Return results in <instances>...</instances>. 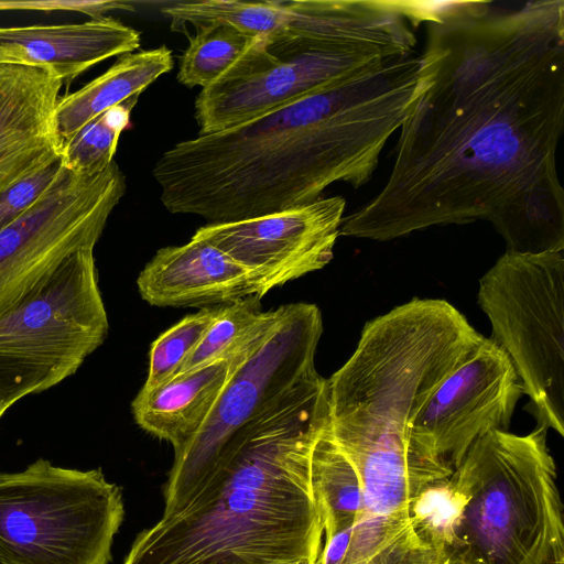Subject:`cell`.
Segmentation results:
<instances>
[{
	"mask_svg": "<svg viewBox=\"0 0 564 564\" xmlns=\"http://www.w3.org/2000/svg\"><path fill=\"white\" fill-rule=\"evenodd\" d=\"M426 34L427 83L389 178L339 236L386 241L485 220L508 252L564 250V1H437Z\"/></svg>",
	"mask_w": 564,
	"mask_h": 564,
	"instance_id": "1",
	"label": "cell"
},
{
	"mask_svg": "<svg viewBox=\"0 0 564 564\" xmlns=\"http://www.w3.org/2000/svg\"><path fill=\"white\" fill-rule=\"evenodd\" d=\"M427 75L420 56L395 59L223 131L198 134L154 163L172 214L229 223L313 203L333 183L372 176Z\"/></svg>",
	"mask_w": 564,
	"mask_h": 564,
	"instance_id": "2",
	"label": "cell"
},
{
	"mask_svg": "<svg viewBox=\"0 0 564 564\" xmlns=\"http://www.w3.org/2000/svg\"><path fill=\"white\" fill-rule=\"evenodd\" d=\"M328 422L317 375L242 427L189 496L138 534L123 564H317L324 530L310 460Z\"/></svg>",
	"mask_w": 564,
	"mask_h": 564,
	"instance_id": "3",
	"label": "cell"
},
{
	"mask_svg": "<svg viewBox=\"0 0 564 564\" xmlns=\"http://www.w3.org/2000/svg\"><path fill=\"white\" fill-rule=\"evenodd\" d=\"M481 339L440 299H413L367 322L354 354L327 379L335 443L412 442L415 415Z\"/></svg>",
	"mask_w": 564,
	"mask_h": 564,
	"instance_id": "4",
	"label": "cell"
},
{
	"mask_svg": "<svg viewBox=\"0 0 564 564\" xmlns=\"http://www.w3.org/2000/svg\"><path fill=\"white\" fill-rule=\"evenodd\" d=\"M547 430H492L469 447L449 477L457 501L452 560L564 564L563 503Z\"/></svg>",
	"mask_w": 564,
	"mask_h": 564,
	"instance_id": "5",
	"label": "cell"
},
{
	"mask_svg": "<svg viewBox=\"0 0 564 564\" xmlns=\"http://www.w3.org/2000/svg\"><path fill=\"white\" fill-rule=\"evenodd\" d=\"M123 517L121 489L100 468L39 458L0 471V564H109Z\"/></svg>",
	"mask_w": 564,
	"mask_h": 564,
	"instance_id": "6",
	"label": "cell"
},
{
	"mask_svg": "<svg viewBox=\"0 0 564 564\" xmlns=\"http://www.w3.org/2000/svg\"><path fill=\"white\" fill-rule=\"evenodd\" d=\"M108 329L94 250L77 251L0 318V402L9 410L74 375Z\"/></svg>",
	"mask_w": 564,
	"mask_h": 564,
	"instance_id": "7",
	"label": "cell"
},
{
	"mask_svg": "<svg viewBox=\"0 0 564 564\" xmlns=\"http://www.w3.org/2000/svg\"><path fill=\"white\" fill-rule=\"evenodd\" d=\"M478 304L538 425L564 435V250L506 251L479 280Z\"/></svg>",
	"mask_w": 564,
	"mask_h": 564,
	"instance_id": "8",
	"label": "cell"
},
{
	"mask_svg": "<svg viewBox=\"0 0 564 564\" xmlns=\"http://www.w3.org/2000/svg\"><path fill=\"white\" fill-rule=\"evenodd\" d=\"M415 47L377 39L267 42L249 50L195 99L198 134L237 127L395 59Z\"/></svg>",
	"mask_w": 564,
	"mask_h": 564,
	"instance_id": "9",
	"label": "cell"
},
{
	"mask_svg": "<svg viewBox=\"0 0 564 564\" xmlns=\"http://www.w3.org/2000/svg\"><path fill=\"white\" fill-rule=\"evenodd\" d=\"M322 333V313L315 304L283 305L275 326L232 373L203 424L174 452L163 511L189 496L242 427L318 375L315 352Z\"/></svg>",
	"mask_w": 564,
	"mask_h": 564,
	"instance_id": "10",
	"label": "cell"
},
{
	"mask_svg": "<svg viewBox=\"0 0 564 564\" xmlns=\"http://www.w3.org/2000/svg\"><path fill=\"white\" fill-rule=\"evenodd\" d=\"M126 189L115 161L97 172L62 167L45 193L0 231V318L66 258L95 249Z\"/></svg>",
	"mask_w": 564,
	"mask_h": 564,
	"instance_id": "11",
	"label": "cell"
},
{
	"mask_svg": "<svg viewBox=\"0 0 564 564\" xmlns=\"http://www.w3.org/2000/svg\"><path fill=\"white\" fill-rule=\"evenodd\" d=\"M523 394L507 354L482 337L415 415L411 441L423 456L455 469L481 435L508 431Z\"/></svg>",
	"mask_w": 564,
	"mask_h": 564,
	"instance_id": "12",
	"label": "cell"
},
{
	"mask_svg": "<svg viewBox=\"0 0 564 564\" xmlns=\"http://www.w3.org/2000/svg\"><path fill=\"white\" fill-rule=\"evenodd\" d=\"M345 207L340 196L319 198L269 215L207 224L193 236L210 242L245 268L262 299L271 290L330 262Z\"/></svg>",
	"mask_w": 564,
	"mask_h": 564,
	"instance_id": "13",
	"label": "cell"
},
{
	"mask_svg": "<svg viewBox=\"0 0 564 564\" xmlns=\"http://www.w3.org/2000/svg\"><path fill=\"white\" fill-rule=\"evenodd\" d=\"M171 29L228 23L267 42L352 39L411 29L394 0L181 1L162 8Z\"/></svg>",
	"mask_w": 564,
	"mask_h": 564,
	"instance_id": "14",
	"label": "cell"
},
{
	"mask_svg": "<svg viewBox=\"0 0 564 564\" xmlns=\"http://www.w3.org/2000/svg\"><path fill=\"white\" fill-rule=\"evenodd\" d=\"M63 83L46 68L0 64V192L62 158L54 111Z\"/></svg>",
	"mask_w": 564,
	"mask_h": 564,
	"instance_id": "15",
	"label": "cell"
},
{
	"mask_svg": "<svg viewBox=\"0 0 564 564\" xmlns=\"http://www.w3.org/2000/svg\"><path fill=\"white\" fill-rule=\"evenodd\" d=\"M137 285L145 302L161 307L202 310L258 296L245 268L195 236L184 245L159 249L140 272Z\"/></svg>",
	"mask_w": 564,
	"mask_h": 564,
	"instance_id": "16",
	"label": "cell"
},
{
	"mask_svg": "<svg viewBox=\"0 0 564 564\" xmlns=\"http://www.w3.org/2000/svg\"><path fill=\"white\" fill-rule=\"evenodd\" d=\"M139 46L137 30L107 17L72 24L0 26V64L46 68L63 82Z\"/></svg>",
	"mask_w": 564,
	"mask_h": 564,
	"instance_id": "17",
	"label": "cell"
},
{
	"mask_svg": "<svg viewBox=\"0 0 564 564\" xmlns=\"http://www.w3.org/2000/svg\"><path fill=\"white\" fill-rule=\"evenodd\" d=\"M270 330L234 356L177 375L152 389H141L131 404L135 423L178 451L203 424L239 365Z\"/></svg>",
	"mask_w": 564,
	"mask_h": 564,
	"instance_id": "18",
	"label": "cell"
},
{
	"mask_svg": "<svg viewBox=\"0 0 564 564\" xmlns=\"http://www.w3.org/2000/svg\"><path fill=\"white\" fill-rule=\"evenodd\" d=\"M166 46L121 55L104 74L78 90L58 99L54 130L61 147L80 128L126 99L141 95L160 76L173 68Z\"/></svg>",
	"mask_w": 564,
	"mask_h": 564,
	"instance_id": "19",
	"label": "cell"
},
{
	"mask_svg": "<svg viewBox=\"0 0 564 564\" xmlns=\"http://www.w3.org/2000/svg\"><path fill=\"white\" fill-rule=\"evenodd\" d=\"M310 481L324 542L350 531L362 509V488L356 468L333 440L329 422L313 443Z\"/></svg>",
	"mask_w": 564,
	"mask_h": 564,
	"instance_id": "20",
	"label": "cell"
},
{
	"mask_svg": "<svg viewBox=\"0 0 564 564\" xmlns=\"http://www.w3.org/2000/svg\"><path fill=\"white\" fill-rule=\"evenodd\" d=\"M260 300L248 296L220 306L217 317L177 375L234 356L270 330L281 317L283 305L263 311Z\"/></svg>",
	"mask_w": 564,
	"mask_h": 564,
	"instance_id": "21",
	"label": "cell"
},
{
	"mask_svg": "<svg viewBox=\"0 0 564 564\" xmlns=\"http://www.w3.org/2000/svg\"><path fill=\"white\" fill-rule=\"evenodd\" d=\"M253 40L228 23L196 28L180 61L178 83L188 88L210 86L240 59Z\"/></svg>",
	"mask_w": 564,
	"mask_h": 564,
	"instance_id": "22",
	"label": "cell"
},
{
	"mask_svg": "<svg viewBox=\"0 0 564 564\" xmlns=\"http://www.w3.org/2000/svg\"><path fill=\"white\" fill-rule=\"evenodd\" d=\"M138 100L139 95L126 99L72 135L62 147L63 166L75 172H97L109 166Z\"/></svg>",
	"mask_w": 564,
	"mask_h": 564,
	"instance_id": "23",
	"label": "cell"
},
{
	"mask_svg": "<svg viewBox=\"0 0 564 564\" xmlns=\"http://www.w3.org/2000/svg\"><path fill=\"white\" fill-rule=\"evenodd\" d=\"M219 311L220 306L202 308L162 333L151 345L149 372L141 389H152L175 377Z\"/></svg>",
	"mask_w": 564,
	"mask_h": 564,
	"instance_id": "24",
	"label": "cell"
},
{
	"mask_svg": "<svg viewBox=\"0 0 564 564\" xmlns=\"http://www.w3.org/2000/svg\"><path fill=\"white\" fill-rule=\"evenodd\" d=\"M62 167L61 158L0 192V231L21 217L45 193Z\"/></svg>",
	"mask_w": 564,
	"mask_h": 564,
	"instance_id": "25",
	"label": "cell"
},
{
	"mask_svg": "<svg viewBox=\"0 0 564 564\" xmlns=\"http://www.w3.org/2000/svg\"><path fill=\"white\" fill-rule=\"evenodd\" d=\"M133 10V7L123 1H84V0H36V1H0L2 10H32V11H74L88 14L93 18L104 17L110 10Z\"/></svg>",
	"mask_w": 564,
	"mask_h": 564,
	"instance_id": "26",
	"label": "cell"
},
{
	"mask_svg": "<svg viewBox=\"0 0 564 564\" xmlns=\"http://www.w3.org/2000/svg\"><path fill=\"white\" fill-rule=\"evenodd\" d=\"M281 564H311V563L305 562V561H293V562H285V563H281Z\"/></svg>",
	"mask_w": 564,
	"mask_h": 564,
	"instance_id": "27",
	"label": "cell"
},
{
	"mask_svg": "<svg viewBox=\"0 0 564 564\" xmlns=\"http://www.w3.org/2000/svg\"><path fill=\"white\" fill-rule=\"evenodd\" d=\"M7 411V409L3 406V404L0 402V419L2 417V415L4 414V412Z\"/></svg>",
	"mask_w": 564,
	"mask_h": 564,
	"instance_id": "28",
	"label": "cell"
}]
</instances>
